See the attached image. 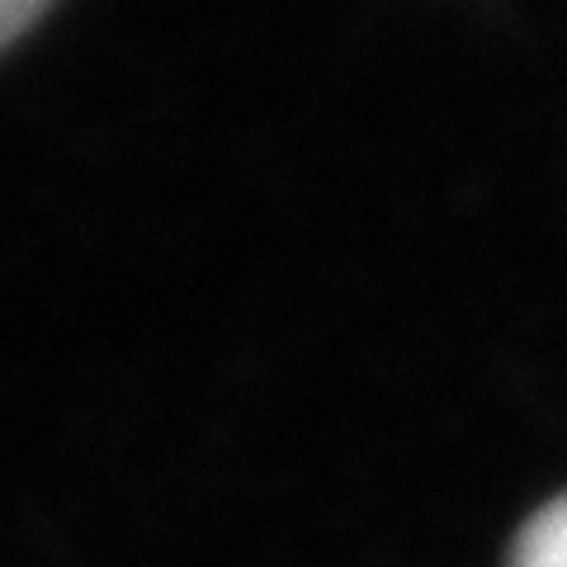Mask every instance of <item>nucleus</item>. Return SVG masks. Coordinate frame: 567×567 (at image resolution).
Instances as JSON below:
<instances>
[{"mask_svg": "<svg viewBox=\"0 0 567 567\" xmlns=\"http://www.w3.org/2000/svg\"><path fill=\"white\" fill-rule=\"evenodd\" d=\"M511 567H567V496L525 520L516 548H511Z\"/></svg>", "mask_w": 567, "mask_h": 567, "instance_id": "nucleus-1", "label": "nucleus"}, {"mask_svg": "<svg viewBox=\"0 0 567 567\" xmlns=\"http://www.w3.org/2000/svg\"><path fill=\"white\" fill-rule=\"evenodd\" d=\"M43 14H48L43 0H0V52H6L14 39H24Z\"/></svg>", "mask_w": 567, "mask_h": 567, "instance_id": "nucleus-2", "label": "nucleus"}]
</instances>
